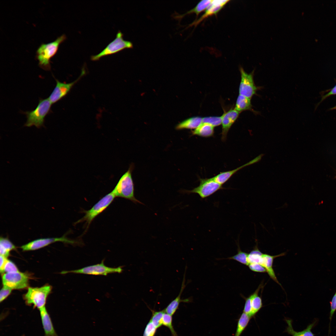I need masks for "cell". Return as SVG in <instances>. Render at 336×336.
<instances>
[{"mask_svg":"<svg viewBox=\"0 0 336 336\" xmlns=\"http://www.w3.org/2000/svg\"><path fill=\"white\" fill-rule=\"evenodd\" d=\"M336 95V85L327 94L323 96L321 99L320 103L324 100L327 98L332 95Z\"/></svg>","mask_w":336,"mask_h":336,"instance_id":"39","label":"cell"},{"mask_svg":"<svg viewBox=\"0 0 336 336\" xmlns=\"http://www.w3.org/2000/svg\"><path fill=\"white\" fill-rule=\"evenodd\" d=\"M330 110H336V105L334 107H333L330 109Z\"/></svg>","mask_w":336,"mask_h":336,"instance_id":"40","label":"cell"},{"mask_svg":"<svg viewBox=\"0 0 336 336\" xmlns=\"http://www.w3.org/2000/svg\"><path fill=\"white\" fill-rule=\"evenodd\" d=\"M112 191L116 197L125 198L135 203L143 204L134 196V184L129 169L120 178Z\"/></svg>","mask_w":336,"mask_h":336,"instance_id":"3","label":"cell"},{"mask_svg":"<svg viewBox=\"0 0 336 336\" xmlns=\"http://www.w3.org/2000/svg\"><path fill=\"white\" fill-rule=\"evenodd\" d=\"M262 286V284H260L254 292V295L251 302L252 311L250 315L251 318L254 316L263 306L262 299L261 297L258 295L259 292Z\"/></svg>","mask_w":336,"mask_h":336,"instance_id":"24","label":"cell"},{"mask_svg":"<svg viewBox=\"0 0 336 336\" xmlns=\"http://www.w3.org/2000/svg\"><path fill=\"white\" fill-rule=\"evenodd\" d=\"M254 295V292L248 297L246 298L245 304L243 310V312L248 315L250 317L252 311V300Z\"/></svg>","mask_w":336,"mask_h":336,"instance_id":"34","label":"cell"},{"mask_svg":"<svg viewBox=\"0 0 336 336\" xmlns=\"http://www.w3.org/2000/svg\"><path fill=\"white\" fill-rule=\"evenodd\" d=\"M214 128L209 124L202 123L198 128L192 131V134L203 137H210L213 135Z\"/></svg>","mask_w":336,"mask_h":336,"instance_id":"23","label":"cell"},{"mask_svg":"<svg viewBox=\"0 0 336 336\" xmlns=\"http://www.w3.org/2000/svg\"><path fill=\"white\" fill-rule=\"evenodd\" d=\"M222 115L205 117L202 118V123L209 124L214 127L222 124Z\"/></svg>","mask_w":336,"mask_h":336,"instance_id":"31","label":"cell"},{"mask_svg":"<svg viewBox=\"0 0 336 336\" xmlns=\"http://www.w3.org/2000/svg\"><path fill=\"white\" fill-rule=\"evenodd\" d=\"M29 277L27 273L19 272L6 273L2 278L3 286L11 289H20L27 287Z\"/></svg>","mask_w":336,"mask_h":336,"instance_id":"8","label":"cell"},{"mask_svg":"<svg viewBox=\"0 0 336 336\" xmlns=\"http://www.w3.org/2000/svg\"><path fill=\"white\" fill-rule=\"evenodd\" d=\"M249 267L251 271L259 273L267 272L265 268L261 264L256 263L250 264Z\"/></svg>","mask_w":336,"mask_h":336,"instance_id":"36","label":"cell"},{"mask_svg":"<svg viewBox=\"0 0 336 336\" xmlns=\"http://www.w3.org/2000/svg\"><path fill=\"white\" fill-rule=\"evenodd\" d=\"M250 165V163L249 162L235 169L221 172L216 176L212 178L216 182L222 185L238 171L243 168Z\"/></svg>","mask_w":336,"mask_h":336,"instance_id":"21","label":"cell"},{"mask_svg":"<svg viewBox=\"0 0 336 336\" xmlns=\"http://www.w3.org/2000/svg\"><path fill=\"white\" fill-rule=\"evenodd\" d=\"M15 246L7 237L1 236L0 238V254L7 257L10 254L11 250H15Z\"/></svg>","mask_w":336,"mask_h":336,"instance_id":"25","label":"cell"},{"mask_svg":"<svg viewBox=\"0 0 336 336\" xmlns=\"http://www.w3.org/2000/svg\"><path fill=\"white\" fill-rule=\"evenodd\" d=\"M116 197L111 191L100 199L90 209L83 211L84 216L76 222L75 224L85 222L87 230L93 220L98 215L105 210L113 201Z\"/></svg>","mask_w":336,"mask_h":336,"instance_id":"4","label":"cell"},{"mask_svg":"<svg viewBox=\"0 0 336 336\" xmlns=\"http://www.w3.org/2000/svg\"><path fill=\"white\" fill-rule=\"evenodd\" d=\"M240 113L235 109H231L222 115V140L223 141L226 140L230 128L238 117Z\"/></svg>","mask_w":336,"mask_h":336,"instance_id":"14","label":"cell"},{"mask_svg":"<svg viewBox=\"0 0 336 336\" xmlns=\"http://www.w3.org/2000/svg\"><path fill=\"white\" fill-rule=\"evenodd\" d=\"M45 336H58L45 306L39 309Z\"/></svg>","mask_w":336,"mask_h":336,"instance_id":"15","label":"cell"},{"mask_svg":"<svg viewBox=\"0 0 336 336\" xmlns=\"http://www.w3.org/2000/svg\"><path fill=\"white\" fill-rule=\"evenodd\" d=\"M285 254L283 253L278 255H271L267 254H263L262 259L260 264L266 269L267 272L270 277L274 281L281 285L278 281L273 268V263L274 259L278 257L282 256Z\"/></svg>","mask_w":336,"mask_h":336,"instance_id":"16","label":"cell"},{"mask_svg":"<svg viewBox=\"0 0 336 336\" xmlns=\"http://www.w3.org/2000/svg\"><path fill=\"white\" fill-rule=\"evenodd\" d=\"M238 247L237 253L229 258L235 260L243 264L248 265L249 264L247 258L248 254L242 251L239 247Z\"/></svg>","mask_w":336,"mask_h":336,"instance_id":"30","label":"cell"},{"mask_svg":"<svg viewBox=\"0 0 336 336\" xmlns=\"http://www.w3.org/2000/svg\"><path fill=\"white\" fill-rule=\"evenodd\" d=\"M157 329L150 320L145 328L143 336H154Z\"/></svg>","mask_w":336,"mask_h":336,"instance_id":"32","label":"cell"},{"mask_svg":"<svg viewBox=\"0 0 336 336\" xmlns=\"http://www.w3.org/2000/svg\"><path fill=\"white\" fill-rule=\"evenodd\" d=\"M122 267V266H119L117 268L109 267L104 264V260H103L100 264L87 266L77 269L63 271L61 273L65 274L68 273H73L93 275L106 276L110 273H122L123 270Z\"/></svg>","mask_w":336,"mask_h":336,"instance_id":"7","label":"cell"},{"mask_svg":"<svg viewBox=\"0 0 336 336\" xmlns=\"http://www.w3.org/2000/svg\"><path fill=\"white\" fill-rule=\"evenodd\" d=\"M162 323L163 325L169 329L172 336H177L172 325V318L171 315L165 312L162 318Z\"/></svg>","mask_w":336,"mask_h":336,"instance_id":"29","label":"cell"},{"mask_svg":"<svg viewBox=\"0 0 336 336\" xmlns=\"http://www.w3.org/2000/svg\"><path fill=\"white\" fill-rule=\"evenodd\" d=\"M251 99L243 95H239L237 98L234 109L240 112L243 111L250 110L254 113H256L252 109Z\"/></svg>","mask_w":336,"mask_h":336,"instance_id":"22","label":"cell"},{"mask_svg":"<svg viewBox=\"0 0 336 336\" xmlns=\"http://www.w3.org/2000/svg\"><path fill=\"white\" fill-rule=\"evenodd\" d=\"M251 318L243 312L240 316L237 324L234 336H240L248 325Z\"/></svg>","mask_w":336,"mask_h":336,"instance_id":"26","label":"cell"},{"mask_svg":"<svg viewBox=\"0 0 336 336\" xmlns=\"http://www.w3.org/2000/svg\"><path fill=\"white\" fill-rule=\"evenodd\" d=\"M51 105L48 98L40 99L35 109L24 113L27 118L25 125L28 127L35 126L38 128L42 126L45 117L50 112Z\"/></svg>","mask_w":336,"mask_h":336,"instance_id":"2","label":"cell"},{"mask_svg":"<svg viewBox=\"0 0 336 336\" xmlns=\"http://www.w3.org/2000/svg\"><path fill=\"white\" fill-rule=\"evenodd\" d=\"M66 38V35L63 34L53 42L42 43L40 46L36 51V58L39 61L40 68L46 71L50 70L51 59L56 54L60 45Z\"/></svg>","mask_w":336,"mask_h":336,"instance_id":"1","label":"cell"},{"mask_svg":"<svg viewBox=\"0 0 336 336\" xmlns=\"http://www.w3.org/2000/svg\"><path fill=\"white\" fill-rule=\"evenodd\" d=\"M263 254L258 249L257 244L254 249L248 254L247 260L249 264L253 263L260 264Z\"/></svg>","mask_w":336,"mask_h":336,"instance_id":"27","label":"cell"},{"mask_svg":"<svg viewBox=\"0 0 336 336\" xmlns=\"http://www.w3.org/2000/svg\"><path fill=\"white\" fill-rule=\"evenodd\" d=\"M7 257L0 255V271L1 273H4V268L5 264L8 260Z\"/></svg>","mask_w":336,"mask_h":336,"instance_id":"38","label":"cell"},{"mask_svg":"<svg viewBox=\"0 0 336 336\" xmlns=\"http://www.w3.org/2000/svg\"><path fill=\"white\" fill-rule=\"evenodd\" d=\"M123 35L122 32L119 30L115 39L99 53L91 56V60L93 61H97L102 57L115 54L125 49L132 48L133 47L132 43L124 40Z\"/></svg>","mask_w":336,"mask_h":336,"instance_id":"6","label":"cell"},{"mask_svg":"<svg viewBox=\"0 0 336 336\" xmlns=\"http://www.w3.org/2000/svg\"><path fill=\"white\" fill-rule=\"evenodd\" d=\"M287 324L285 331L292 336H315L311 330L316 325L317 320H315L312 323L308 325L304 330L297 332L294 330L292 326V320L290 319L285 320Z\"/></svg>","mask_w":336,"mask_h":336,"instance_id":"17","label":"cell"},{"mask_svg":"<svg viewBox=\"0 0 336 336\" xmlns=\"http://www.w3.org/2000/svg\"><path fill=\"white\" fill-rule=\"evenodd\" d=\"M254 71L253 70L250 73H248L242 67L240 68L241 80L239 94L250 99L256 94V92L259 89V87L255 85L254 80Z\"/></svg>","mask_w":336,"mask_h":336,"instance_id":"10","label":"cell"},{"mask_svg":"<svg viewBox=\"0 0 336 336\" xmlns=\"http://www.w3.org/2000/svg\"><path fill=\"white\" fill-rule=\"evenodd\" d=\"M199 185L192 190H185L184 193L198 194L202 198H206L218 190L223 189L222 185L216 182L212 178L199 179Z\"/></svg>","mask_w":336,"mask_h":336,"instance_id":"9","label":"cell"},{"mask_svg":"<svg viewBox=\"0 0 336 336\" xmlns=\"http://www.w3.org/2000/svg\"><path fill=\"white\" fill-rule=\"evenodd\" d=\"M12 289L7 287L3 286L0 292V302L3 301L10 294Z\"/></svg>","mask_w":336,"mask_h":336,"instance_id":"37","label":"cell"},{"mask_svg":"<svg viewBox=\"0 0 336 336\" xmlns=\"http://www.w3.org/2000/svg\"><path fill=\"white\" fill-rule=\"evenodd\" d=\"M212 1V0H201L192 9L182 15L178 14L176 13L175 15H174L173 17L176 19L180 21L185 16L188 14L194 13L198 16L200 13L206 10L211 4Z\"/></svg>","mask_w":336,"mask_h":336,"instance_id":"18","label":"cell"},{"mask_svg":"<svg viewBox=\"0 0 336 336\" xmlns=\"http://www.w3.org/2000/svg\"><path fill=\"white\" fill-rule=\"evenodd\" d=\"M330 310L329 317V336L330 330V323L333 315L336 310V292L334 294L331 301L330 302Z\"/></svg>","mask_w":336,"mask_h":336,"instance_id":"33","label":"cell"},{"mask_svg":"<svg viewBox=\"0 0 336 336\" xmlns=\"http://www.w3.org/2000/svg\"><path fill=\"white\" fill-rule=\"evenodd\" d=\"M165 312L164 310L158 311H152V315L150 320L157 329L162 325V318Z\"/></svg>","mask_w":336,"mask_h":336,"instance_id":"28","label":"cell"},{"mask_svg":"<svg viewBox=\"0 0 336 336\" xmlns=\"http://www.w3.org/2000/svg\"><path fill=\"white\" fill-rule=\"evenodd\" d=\"M19 272L16 265L12 261L8 260L4 268V272L10 273Z\"/></svg>","mask_w":336,"mask_h":336,"instance_id":"35","label":"cell"},{"mask_svg":"<svg viewBox=\"0 0 336 336\" xmlns=\"http://www.w3.org/2000/svg\"><path fill=\"white\" fill-rule=\"evenodd\" d=\"M229 0H212L205 10L204 13L198 19L189 24L186 28L193 26L196 27L201 21L209 16L216 15L229 2Z\"/></svg>","mask_w":336,"mask_h":336,"instance_id":"13","label":"cell"},{"mask_svg":"<svg viewBox=\"0 0 336 336\" xmlns=\"http://www.w3.org/2000/svg\"><path fill=\"white\" fill-rule=\"evenodd\" d=\"M57 242H62L65 243L70 244L72 245H75L77 243V241L67 238L64 235L60 237L37 239L21 246V248L23 251L36 250Z\"/></svg>","mask_w":336,"mask_h":336,"instance_id":"11","label":"cell"},{"mask_svg":"<svg viewBox=\"0 0 336 336\" xmlns=\"http://www.w3.org/2000/svg\"><path fill=\"white\" fill-rule=\"evenodd\" d=\"M202 118L192 117L186 119L179 123L176 127L177 130L184 129H193L198 128L202 123Z\"/></svg>","mask_w":336,"mask_h":336,"instance_id":"20","label":"cell"},{"mask_svg":"<svg viewBox=\"0 0 336 336\" xmlns=\"http://www.w3.org/2000/svg\"><path fill=\"white\" fill-rule=\"evenodd\" d=\"M84 69L82 70L79 77L73 82L66 83L60 82L55 79L56 85L48 99L52 104L55 103L64 97L70 91L72 87L85 74Z\"/></svg>","mask_w":336,"mask_h":336,"instance_id":"12","label":"cell"},{"mask_svg":"<svg viewBox=\"0 0 336 336\" xmlns=\"http://www.w3.org/2000/svg\"><path fill=\"white\" fill-rule=\"evenodd\" d=\"M185 286L184 276L182 282L181 288L178 295L164 310L166 313L172 316L176 311L178 308L180 303L181 302H187L189 301V300L188 299L185 300H181V296Z\"/></svg>","mask_w":336,"mask_h":336,"instance_id":"19","label":"cell"},{"mask_svg":"<svg viewBox=\"0 0 336 336\" xmlns=\"http://www.w3.org/2000/svg\"><path fill=\"white\" fill-rule=\"evenodd\" d=\"M335 178H336V176H335Z\"/></svg>","mask_w":336,"mask_h":336,"instance_id":"41","label":"cell"},{"mask_svg":"<svg viewBox=\"0 0 336 336\" xmlns=\"http://www.w3.org/2000/svg\"><path fill=\"white\" fill-rule=\"evenodd\" d=\"M51 289V287L47 285L40 287H29L24 296L26 303L33 305L39 309L45 306L47 297Z\"/></svg>","mask_w":336,"mask_h":336,"instance_id":"5","label":"cell"}]
</instances>
